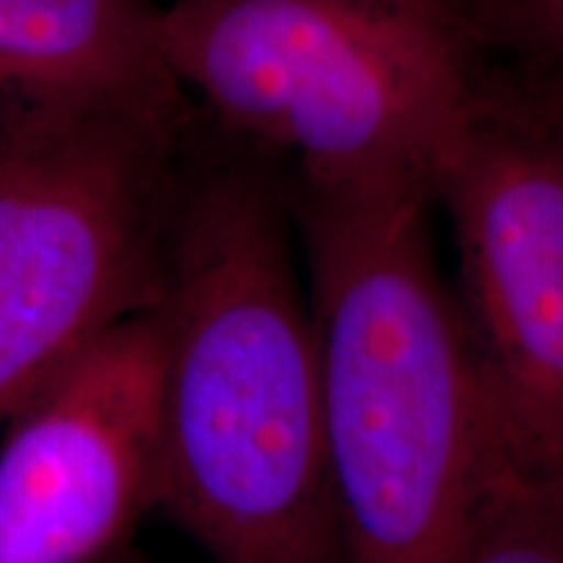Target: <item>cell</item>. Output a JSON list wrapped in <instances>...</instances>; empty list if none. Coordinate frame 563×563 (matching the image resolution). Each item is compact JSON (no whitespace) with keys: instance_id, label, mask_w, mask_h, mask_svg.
Instances as JSON below:
<instances>
[{"instance_id":"8","label":"cell","mask_w":563,"mask_h":563,"mask_svg":"<svg viewBox=\"0 0 563 563\" xmlns=\"http://www.w3.org/2000/svg\"><path fill=\"white\" fill-rule=\"evenodd\" d=\"M462 563H563V483L504 481L477 509Z\"/></svg>"},{"instance_id":"1","label":"cell","mask_w":563,"mask_h":563,"mask_svg":"<svg viewBox=\"0 0 563 563\" xmlns=\"http://www.w3.org/2000/svg\"><path fill=\"white\" fill-rule=\"evenodd\" d=\"M287 165L196 115L162 256V504L228 563L344 561Z\"/></svg>"},{"instance_id":"2","label":"cell","mask_w":563,"mask_h":563,"mask_svg":"<svg viewBox=\"0 0 563 563\" xmlns=\"http://www.w3.org/2000/svg\"><path fill=\"white\" fill-rule=\"evenodd\" d=\"M290 201L344 561L462 563L477 509L511 475L435 266L433 186L290 175Z\"/></svg>"},{"instance_id":"3","label":"cell","mask_w":563,"mask_h":563,"mask_svg":"<svg viewBox=\"0 0 563 563\" xmlns=\"http://www.w3.org/2000/svg\"><path fill=\"white\" fill-rule=\"evenodd\" d=\"M173 76L217 129L311 183H428L488 95L470 0H175Z\"/></svg>"},{"instance_id":"7","label":"cell","mask_w":563,"mask_h":563,"mask_svg":"<svg viewBox=\"0 0 563 563\" xmlns=\"http://www.w3.org/2000/svg\"><path fill=\"white\" fill-rule=\"evenodd\" d=\"M159 11L152 0H0V123L191 100L162 55Z\"/></svg>"},{"instance_id":"5","label":"cell","mask_w":563,"mask_h":563,"mask_svg":"<svg viewBox=\"0 0 563 563\" xmlns=\"http://www.w3.org/2000/svg\"><path fill=\"white\" fill-rule=\"evenodd\" d=\"M506 470L563 483V102L496 76L435 173Z\"/></svg>"},{"instance_id":"9","label":"cell","mask_w":563,"mask_h":563,"mask_svg":"<svg viewBox=\"0 0 563 563\" xmlns=\"http://www.w3.org/2000/svg\"><path fill=\"white\" fill-rule=\"evenodd\" d=\"M498 79L563 97V0H470Z\"/></svg>"},{"instance_id":"4","label":"cell","mask_w":563,"mask_h":563,"mask_svg":"<svg viewBox=\"0 0 563 563\" xmlns=\"http://www.w3.org/2000/svg\"><path fill=\"white\" fill-rule=\"evenodd\" d=\"M196 102L0 123V422L60 361L159 298Z\"/></svg>"},{"instance_id":"6","label":"cell","mask_w":563,"mask_h":563,"mask_svg":"<svg viewBox=\"0 0 563 563\" xmlns=\"http://www.w3.org/2000/svg\"><path fill=\"white\" fill-rule=\"evenodd\" d=\"M162 323L125 316L0 422V563H95L162 504Z\"/></svg>"}]
</instances>
